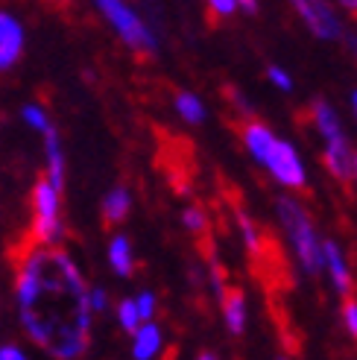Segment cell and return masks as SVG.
Instances as JSON below:
<instances>
[{
	"label": "cell",
	"mask_w": 357,
	"mask_h": 360,
	"mask_svg": "<svg viewBox=\"0 0 357 360\" xmlns=\"http://www.w3.org/2000/svg\"><path fill=\"white\" fill-rule=\"evenodd\" d=\"M238 226H240V235H243V243L249 252H258L261 249V235H258V229L252 223V217L243 211H238Z\"/></svg>",
	"instance_id": "obj_19"
},
{
	"label": "cell",
	"mask_w": 357,
	"mask_h": 360,
	"mask_svg": "<svg viewBox=\"0 0 357 360\" xmlns=\"http://www.w3.org/2000/svg\"><path fill=\"white\" fill-rule=\"evenodd\" d=\"M208 9H211L214 15H220V18H228V15H235L240 6L235 4V0H211Z\"/></svg>",
	"instance_id": "obj_25"
},
{
	"label": "cell",
	"mask_w": 357,
	"mask_h": 360,
	"mask_svg": "<svg viewBox=\"0 0 357 360\" xmlns=\"http://www.w3.org/2000/svg\"><path fill=\"white\" fill-rule=\"evenodd\" d=\"M162 346H164L162 328H158L155 322H144V328L132 337V357L135 360H152L158 352H162Z\"/></svg>",
	"instance_id": "obj_12"
},
{
	"label": "cell",
	"mask_w": 357,
	"mask_h": 360,
	"mask_svg": "<svg viewBox=\"0 0 357 360\" xmlns=\"http://www.w3.org/2000/svg\"><path fill=\"white\" fill-rule=\"evenodd\" d=\"M323 161H325L328 173H331L334 179H340V182H349V179L357 173V155H354V150H351V143L346 141V135H343V138H334V141L325 143Z\"/></svg>",
	"instance_id": "obj_7"
},
{
	"label": "cell",
	"mask_w": 357,
	"mask_h": 360,
	"mask_svg": "<svg viewBox=\"0 0 357 360\" xmlns=\"http://www.w3.org/2000/svg\"><path fill=\"white\" fill-rule=\"evenodd\" d=\"M240 9H243V12H249V15H252V12L258 9V6H255V4H240Z\"/></svg>",
	"instance_id": "obj_27"
},
{
	"label": "cell",
	"mask_w": 357,
	"mask_h": 360,
	"mask_svg": "<svg viewBox=\"0 0 357 360\" xmlns=\"http://www.w3.org/2000/svg\"><path fill=\"white\" fill-rule=\"evenodd\" d=\"M182 223H185V229H188V231H193V235H202V231L208 229L205 211H202V208H196V205L185 208V214H182Z\"/></svg>",
	"instance_id": "obj_20"
},
{
	"label": "cell",
	"mask_w": 357,
	"mask_h": 360,
	"mask_svg": "<svg viewBox=\"0 0 357 360\" xmlns=\"http://www.w3.org/2000/svg\"><path fill=\"white\" fill-rule=\"evenodd\" d=\"M109 264L117 276L123 278H129L132 276V266H135V258H132V243L129 238H123V235H115L112 243H109Z\"/></svg>",
	"instance_id": "obj_15"
},
{
	"label": "cell",
	"mask_w": 357,
	"mask_h": 360,
	"mask_svg": "<svg viewBox=\"0 0 357 360\" xmlns=\"http://www.w3.org/2000/svg\"><path fill=\"white\" fill-rule=\"evenodd\" d=\"M24 53V27L15 15L0 12V70L18 65Z\"/></svg>",
	"instance_id": "obj_6"
},
{
	"label": "cell",
	"mask_w": 357,
	"mask_h": 360,
	"mask_svg": "<svg viewBox=\"0 0 357 360\" xmlns=\"http://www.w3.org/2000/svg\"><path fill=\"white\" fill-rule=\"evenodd\" d=\"M266 77H270V82H273L275 88H281V91H293V79L287 77V70H281L278 65L266 68Z\"/></svg>",
	"instance_id": "obj_22"
},
{
	"label": "cell",
	"mask_w": 357,
	"mask_h": 360,
	"mask_svg": "<svg viewBox=\"0 0 357 360\" xmlns=\"http://www.w3.org/2000/svg\"><path fill=\"white\" fill-rule=\"evenodd\" d=\"M135 304H138V311H141V319L150 322V319L155 316V304H158V299H155V293H150V290H141V293L135 296Z\"/></svg>",
	"instance_id": "obj_21"
},
{
	"label": "cell",
	"mask_w": 357,
	"mask_h": 360,
	"mask_svg": "<svg viewBox=\"0 0 357 360\" xmlns=\"http://www.w3.org/2000/svg\"><path fill=\"white\" fill-rule=\"evenodd\" d=\"M275 208H278V217H281L284 229H287V238L296 249L299 264L305 266V273H311V276L319 273V266L325 264V258H323V240L316 238L311 214L301 208V202L293 200V196H281L275 202Z\"/></svg>",
	"instance_id": "obj_1"
},
{
	"label": "cell",
	"mask_w": 357,
	"mask_h": 360,
	"mask_svg": "<svg viewBox=\"0 0 357 360\" xmlns=\"http://www.w3.org/2000/svg\"><path fill=\"white\" fill-rule=\"evenodd\" d=\"M97 9H100V15L109 21V27L120 35V41L126 44L129 50H135V53H155V47H158L155 32L132 6L120 4V0H100Z\"/></svg>",
	"instance_id": "obj_3"
},
{
	"label": "cell",
	"mask_w": 357,
	"mask_h": 360,
	"mask_svg": "<svg viewBox=\"0 0 357 360\" xmlns=\"http://www.w3.org/2000/svg\"><path fill=\"white\" fill-rule=\"evenodd\" d=\"M44 155H47V182L62 193L65 188V153H62V141H59V132L50 129L44 135Z\"/></svg>",
	"instance_id": "obj_10"
},
{
	"label": "cell",
	"mask_w": 357,
	"mask_h": 360,
	"mask_svg": "<svg viewBox=\"0 0 357 360\" xmlns=\"http://www.w3.org/2000/svg\"><path fill=\"white\" fill-rule=\"evenodd\" d=\"M173 105H176L178 117H182L185 123H190V126H196V123H202V120H205V103L196 97L193 91H178Z\"/></svg>",
	"instance_id": "obj_16"
},
{
	"label": "cell",
	"mask_w": 357,
	"mask_h": 360,
	"mask_svg": "<svg viewBox=\"0 0 357 360\" xmlns=\"http://www.w3.org/2000/svg\"><path fill=\"white\" fill-rule=\"evenodd\" d=\"M354 176H357V173H354Z\"/></svg>",
	"instance_id": "obj_31"
},
{
	"label": "cell",
	"mask_w": 357,
	"mask_h": 360,
	"mask_svg": "<svg viewBox=\"0 0 357 360\" xmlns=\"http://www.w3.org/2000/svg\"><path fill=\"white\" fill-rule=\"evenodd\" d=\"M323 258H325V266L331 269V278L337 284V290H340L343 296H349L351 293V276H349V266H346V258H343V249L334 240H323Z\"/></svg>",
	"instance_id": "obj_11"
},
{
	"label": "cell",
	"mask_w": 357,
	"mask_h": 360,
	"mask_svg": "<svg viewBox=\"0 0 357 360\" xmlns=\"http://www.w3.org/2000/svg\"><path fill=\"white\" fill-rule=\"evenodd\" d=\"M196 360H217V357H214L211 352H202V354H200V357H196Z\"/></svg>",
	"instance_id": "obj_28"
},
{
	"label": "cell",
	"mask_w": 357,
	"mask_h": 360,
	"mask_svg": "<svg viewBox=\"0 0 357 360\" xmlns=\"http://www.w3.org/2000/svg\"><path fill=\"white\" fill-rule=\"evenodd\" d=\"M264 167L275 176V182H281L284 188H305L308 176H305V165L296 153V147L290 141H275V147L270 150V155L264 158Z\"/></svg>",
	"instance_id": "obj_4"
},
{
	"label": "cell",
	"mask_w": 357,
	"mask_h": 360,
	"mask_svg": "<svg viewBox=\"0 0 357 360\" xmlns=\"http://www.w3.org/2000/svg\"><path fill=\"white\" fill-rule=\"evenodd\" d=\"M343 322H346L349 334L357 337V302H354V299L346 302V308H343Z\"/></svg>",
	"instance_id": "obj_24"
},
{
	"label": "cell",
	"mask_w": 357,
	"mask_h": 360,
	"mask_svg": "<svg viewBox=\"0 0 357 360\" xmlns=\"http://www.w3.org/2000/svg\"><path fill=\"white\" fill-rule=\"evenodd\" d=\"M220 304H223L226 328L235 337H240L246 331V296H243V290L240 287H228L226 296L220 299Z\"/></svg>",
	"instance_id": "obj_9"
},
{
	"label": "cell",
	"mask_w": 357,
	"mask_h": 360,
	"mask_svg": "<svg viewBox=\"0 0 357 360\" xmlns=\"http://www.w3.org/2000/svg\"><path fill=\"white\" fill-rule=\"evenodd\" d=\"M21 120L30 126V129H35V132H41V135H47L50 129H53V123H50V115L41 109L39 103H27L24 109H21Z\"/></svg>",
	"instance_id": "obj_18"
},
{
	"label": "cell",
	"mask_w": 357,
	"mask_h": 360,
	"mask_svg": "<svg viewBox=\"0 0 357 360\" xmlns=\"http://www.w3.org/2000/svg\"><path fill=\"white\" fill-rule=\"evenodd\" d=\"M278 360H284V357H278Z\"/></svg>",
	"instance_id": "obj_30"
},
{
	"label": "cell",
	"mask_w": 357,
	"mask_h": 360,
	"mask_svg": "<svg viewBox=\"0 0 357 360\" xmlns=\"http://www.w3.org/2000/svg\"><path fill=\"white\" fill-rule=\"evenodd\" d=\"M59 191L47 182V176L32 185V238L41 249H56L65 235Z\"/></svg>",
	"instance_id": "obj_2"
},
{
	"label": "cell",
	"mask_w": 357,
	"mask_h": 360,
	"mask_svg": "<svg viewBox=\"0 0 357 360\" xmlns=\"http://www.w3.org/2000/svg\"><path fill=\"white\" fill-rule=\"evenodd\" d=\"M103 217L105 223H120V220H126L129 217V211H132V196L126 188H112L109 193L103 196Z\"/></svg>",
	"instance_id": "obj_13"
},
{
	"label": "cell",
	"mask_w": 357,
	"mask_h": 360,
	"mask_svg": "<svg viewBox=\"0 0 357 360\" xmlns=\"http://www.w3.org/2000/svg\"><path fill=\"white\" fill-rule=\"evenodd\" d=\"M88 302H91V311L94 314H103L109 308V296H105L103 287H91V293H88Z\"/></svg>",
	"instance_id": "obj_23"
},
{
	"label": "cell",
	"mask_w": 357,
	"mask_h": 360,
	"mask_svg": "<svg viewBox=\"0 0 357 360\" xmlns=\"http://www.w3.org/2000/svg\"><path fill=\"white\" fill-rule=\"evenodd\" d=\"M0 360H30V357L21 349H18V346L6 343V346H0Z\"/></svg>",
	"instance_id": "obj_26"
},
{
	"label": "cell",
	"mask_w": 357,
	"mask_h": 360,
	"mask_svg": "<svg viewBox=\"0 0 357 360\" xmlns=\"http://www.w3.org/2000/svg\"><path fill=\"white\" fill-rule=\"evenodd\" d=\"M301 21L308 24V30L316 35V39H340L343 35V24L340 18L334 15V9L328 4H311V0H299L296 4Z\"/></svg>",
	"instance_id": "obj_5"
},
{
	"label": "cell",
	"mask_w": 357,
	"mask_h": 360,
	"mask_svg": "<svg viewBox=\"0 0 357 360\" xmlns=\"http://www.w3.org/2000/svg\"><path fill=\"white\" fill-rule=\"evenodd\" d=\"M313 123L319 135H323L325 141H334V138H343V129H340V117H337V112L331 109V103H325L323 97L313 100Z\"/></svg>",
	"instance_id": "obj_14"
},
{
	"label": "cell",
	"mask_w": 357,
	"mask_h": 360,
	"mask_svg": "<svg viewBox=\"0 0 357 360\" xmlns=\"http://www.w3.org/2000/svg\"><path fill=\"white\" fill-rule=\"evenodd\" d=\"M117 326L126 334H132V337L144 328V319H141V311H138L135 299H120L117 302Z\"/></svg>",
	"instance_id": "obj_17"
},
{
	"label": "cell",
	"mask_w": 357,
	"mask_h": 360,
	"mask_svg": "<svg viewBox=\"0 0 357 360\" xmlns=\"http://www.w3.org/2000/svg\"><path fill=\"white\" fill-rule=\"evenodd\" d=\"M351 109H354V117H357V91L351 94Z\"/></svg>",
	"instance_id": "obj_29"
},
{
	"label": "cell",
	"mask_w": 357,
	"mask_h": 360,
	"mask_svg": "<svg viewBox=\"0 0 357 360\" xmlns=\"http://www.w3.org/2000/svg\"><path fill=\"white\" fill-rule=\"evenodd\" d=\"M240 138H243V143H246L249 155H252L258 165H264V158L270 155V150L275 147V141H278V138L273 135L270 126H264L261 120H249V123H243Z\"/></svg>",
	"instance_id": "obj_8"
}]
</instances>
